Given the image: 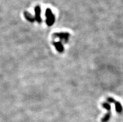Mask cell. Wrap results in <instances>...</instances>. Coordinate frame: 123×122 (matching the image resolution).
<instances>
[{
  "label": "cell",
  "instance_id": "1",
  "mask_svg": "<svg viewBox=\"0 0 123 122\" xmlns=\"http://www.w3.org/2000/svg\"><path fill=\"white\" fill-rule=\"evenodd\" d=\"M46 24L47 26H51L53 24L55 21V16L49 8L46 9Z\"/></svg>",
  "mask_w": 123,
  "mask_h": 122
},
{
  "label": "cell",
  "instance_id": "2",
  "mask_svg": "<svg viewBox=\"0 0 123 122\" xmlns=\"http://www.w3.org/2000/svg\"><path fill=\"white\" fill-rule=\"evenodd\" d=\"M56 37H58L61 39V41H64L65 43H67L68 41V38L69 37V34L68 33H64V32H60V33H55L53 35Z\"/></svg>",
  "mask_w": 123,
  "mask_h": 122
},
{
  "label": "cell",
  "instance_id": "3",
  "mask_svg": "<svg viewBox=\"0 0 123 122\" xmlns=\"http://www.w3.org/2000/svg\"><path fill=\"white\" fill-rule=\"evenodd\" d=\"M41 8L39 6H36L34 8V13H35V16H34V18H35V21H36L38 22L41 23V21H42V19H41Z\"/></svg>",
  "mask_w": 123,
  "mask_h": 122
},
{
  "label": "cell",
  "instance_id": "4",
  "mask_svg": "<svg viewBox=\"0 0 123 122\" xmlns=\"http://www.w3.org/2000/svg\"><path fill=\"white\" fill-rule=\"evenodd\" d=\"M53 45L55 46V48H56L57 51L59 52H62L64 51V46H62V44H61V42L59 41V42H54L53 43Z\"/></svg>",
  "mask_w": 123,
  "mask_h": 122
},
{
  "label": "cell",
  "instance_id": "5",
  "mask_svg": "<svg viewBox=\"0 0 123 122\" xmlns=\"http://www.w3.org/2000/svg\"><path fill=\"white\" fill-rule=\"evenodd\" d=\"M24 16L25 18L28 21H29V22H33L35 21V18H34L33 16H32V14H31L27 12V11H25V12L24 13Z\"/></svg>",
  "mask_w": 123,
  "mask_h": 122
},
{
  "label": "cell",
  "instance_id": "6",
  "mask_svg": "<svg viewBox=\"0 0 123 122\" xmlns=\"http://www.w3.org/2000/svg\"><path fill=\"white\" fill-rule=\"evenodd\" d=\"M114 104L116 112L118 113H122V112H123V107H122V105H121V104H120L119 102H116V101L114 102Z\"/></svg>",
  "mask_w": 123,
  "mask_h": 122
},
{
  "label": "cell",
  "instance_id": "7",
  "mask_svg": "<svg viewBox=\"0 0 123 122\" xmlns=\"http://www.w3.org/2000/svg\"><path fill=\"white\" fill-rule=\"evenodd\" d=\"M103 107L105 109H106V110H108V112H111V105L109 104H108V103H103Z\"/></svg>",
  "mask_w": 123,
  "mask_h": 122
}]
</instances>
